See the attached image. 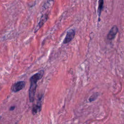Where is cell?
<instances>
[{
  "label": "cell",
  "instance_id": "cell-4",
  "mask_svg": "<svg viewBox=\"0 0 124 124\" xmlns=\"http://www.w3.org/2000/svg\"><path fill=\"white\" fill-rule=\"evenodd\" d=\"M42 98H43L42 95L39 96V97L38 98V100H37L36 104L33 105V107H32V112L33 114H35L38 112L40 111V110L41 109V106H42Z\"/></svg>",
  "mask_w": 124,
  "mask_h": 124
},
{
  "label": "cell",
  "instance_id": "cell-3",
  "mask_svg": "<svg viewBox=\"0 0 124 124\" xmlns=\"http://www.w3.org/2000/svg\"><path fill=\"white\" fill-rule=\"evenodd\" d=\"M75 35V30L73 29H71V30H69L66 33V34L64 38V39L63 41V43L64 44H66L69 43L74 38Z\"/></svg>",
  "mask_w": 124,
  "mask_h": 124
},
{
  "label": "cell",
  "instance_id": "cell-6",
  "mask_svg": "<svg viewBox=\"0 0 124 124\" xmlns=\"http://www.w3.org/2000/svg\"><path fill=\"white\" fill-rule=\"evenodd\" d=\"M48 18V15L47 14H46L45 15H43L42 16H41V18L37 25V26H36V28H35V31L34 32H36L44 24V23L46 22V21L47 20Z\"/></svg>",
  "mask_w": 124,
  "mask_h": 124
},
{
  "label": "cell",
  "instance_id": "cell-9",
  "mask_svg": "<svg viewBox=\"0 0 124 124\" xmlns=\"http://www.w3.org/2000/svg\"><path fill=\"white\" fill-rule=\"evenodd\" d=\"M15 108H16L15 106H12L10 107L9 109H10V110H14L15 109Z\"/></svg>",
  "mask_w": 124,
  "mask_h": 124
},
{
  "label": "cell",
  "instance_id": "cell-10",
  "mask_svg": "<svg viewBox=\"0 0 124 124\" xmlns=\"http://www.w3.org/2000/svg\"></svg>",
  "mask_w": 124,
  "mask_h": 124
},
{
  "label": "cell",
  "instance_id": "cell-1",
  "mask_svg": "<svg viewBox=\"0 0 124 124\" xmlns=\"http://www.w3.org/2000/svg\"><path fill=\"white\" fill-rule=\"evenodd\" d=\"M44 71L41 70L33 75L30 78V87L29 89V99L30 102H33L34 100L35 94L37 87V83L42 78Z\"/></svg>",
  "mask_w": 124,
  "mask_h": 124
},
{
  "label": "cell",
  "instance_id": "cell-7",
  "mask_svg": "<svg viewBox=\"0 0 124 124\" xmlns=\"http://www.w3.org/2000/svg\"><path fill=\"white\" fill-rule=\"evenodd\" d=\"M104 7V1L103 0H100L98 1V10H97V13H98V15L99 16L98 18V21H100V16L102 12V11Z\"/></svg>",
  "mask_w": 124,
  "mask_h": 124
},
{
  "label": "cell",
  "instance_id": "cell-8",
  "mask_svg": "<svg viewBox=\"0 0 124 124\" xmlns=\"http://www.w3.org/2000/svg\"><path fill=\"white\" fill-rule=\"evenodd\" d=\"M99 93H94L93 94H92L89 98V101L90 102H92L94 101H95L98 97Z\"/></svg>",
  "mask_w": 124,
  "mask_h": 124
},
{
  "label": "cell",
  "instance_id": "cell-2",
  "mask_svg": "<svg viewBox=\"0 0 124 124\" xmlns=\"http://www.w3.org/2000/svg\"><path fill=\"white\" fill-rule=\"evenodd\" d=\"M25 86V82L24 81H18L14 84L11 88L12 92L14 93L18 92V91L22 90Z\"/></svg>",
  "mask_w": 124,
  "mask_h": 124
},
{
  "label": "cell",
  "instance_id": "cell-5",
  "mask_svg": "<svg viewBox=\"0 0 124 124\" xmlns=\"http://www.w3.org/2000/svg\"><path fill=\"white\" fill-rule=\"evenodd\" d=\"M118 31V27L114 25L109 30L108 35H107V38L109 40H113L114 37H115L116 34L117 33Z\"/></svg>",
  "mask_w": 124,
  "mask_h": 124
}]
</instances>
